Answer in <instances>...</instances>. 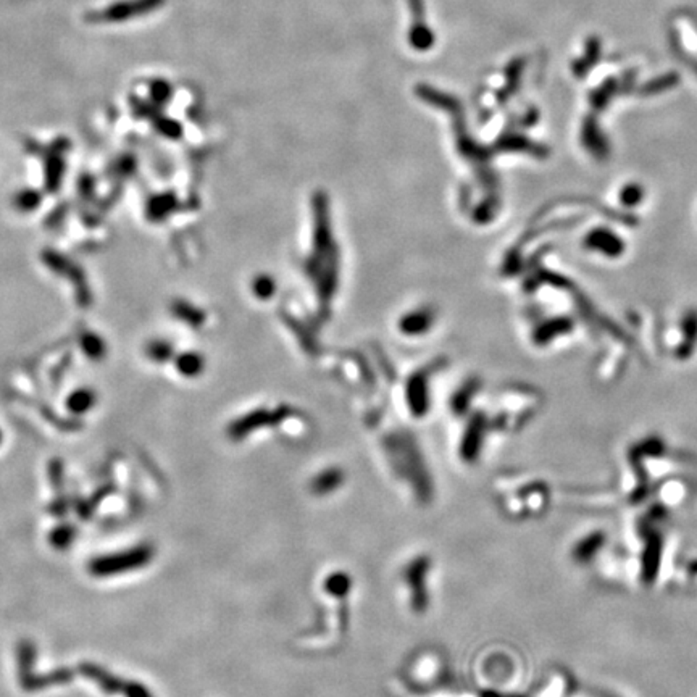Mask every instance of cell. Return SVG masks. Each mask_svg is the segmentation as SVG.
I'll return each instance as SVG.
<instances>
[{
  "instance_id": "1",
  "label": "cell",
  "mask_w": 697,
  "mask_h": 697,
  "mask_svg": "<svg viewBox=\"0 0 697 697\" xmlns=\"http://www.w3.org/2000/svg\"><path fill=\"white\" fill-rule=\"evenodd\" d=\"M152 558L154 547L151 544H139L118 554L94 558L89 562V573L97 578H103V576L134 572L151 563Z\"/></svg>"
},
{
  "instance_id": "2",
  "label": "cell",
  "mask_w": 697,
  "mask_h": 697,
  "mask_svg": "<svg viewBox=\"0 0 697 697\" xmlns=\"http://www.w3.org/2000/svg\"><path fill=\"white\" fill-rule=\"evenodd\" d=\"M16 655H18V679L25 691H41L71 681L73 672L68 668H59L45 675H34L33 665L36 662V647L31 641H21Z\"/></svg>"
},
{
  "instance_id": "9",
  "label": "cell",
  "mask_w": 697,
  "mask_h": 697,
  "mask_svg": "<svg viewBox=\"0 0 697 697\" xmlns=\"http://www.w3.org/2000/svg\"><path fill=\"white\" fill-rule=\"evenodd\" d=\"M74 538H76V529H74L73 525H60V526H57L54 531L50 533V544L55 547V549H67V547H70L71 543L74 541Z\"/></svg>"
},
{
  "instance_id": "3",
  "label": "cell",
  "mask_w": 697,
  "mask_h": 697,
  "mask_svg": "<svg viewBox=\"0 0 697 697\" xmlns=\"http://www.w3.org/2000/svg\"><path fill=\"white\" fill-rule=\"evenodd\" d=\"M79 673H81L84 678L94 681L97 686L107 694H125V691L128 688L129 683L123 678L113 675V673L105 670V668H102L100 665L91 664V662H83V664L79 665Z\"/></svg>"
},
{
  "instance_id": "8",
  "label": "cell",
  "mask_w": 697,
  "mask_h": 697,
  "mask_svg": "<svg viewBox=\"0 0 697 697\" xmlns=\"http://www.w3.org/2000/svg\"><path fill=\"white\" fill-rule=\"evenodd\" d=\"M587 244H589V247H592V249L609 253V255H618V253L623 250L621 241L618 238H615L614 234H610V231H606V229L592 231L589 238H587Z\"/></svg>"
},
{
  "instance_id": "11",
  "label": "cell",
  "mask_w": 697,
  "mask_h": 697,
  "mask_svg": "<svg viewBox=\"0 0 697 697\" xmlns=\"http://www.w3.org/2000/svg\"><path fill=\"white\" fill-rule=\"evenodd\" d=\"M125 697H154L149 688L144 686V684L137 681H129L128 688L125 691Z\"/></svg>"
},
{
  "instance_id": "6",
  "label": "cell",
  "mask_w": 697,
  "mask_h": 697,
  "mask_svg": "<svg viewBox=\"0 0 697 697\" xmlns=\"http://www.w3.org/2000/svg\"><path fill=\"white\" fill-rule=\"evenodd\" d=\"M408 4H410L415 15V30L410 34V42L420 50L428 49L433 44V34L430 33L428 28L420 23L423 20V2L422 0H408Z\"/></svg>"
},
{
  "instance_id": "13",
  "label": "cell",
  "mask_w": 697,
  "mask_h": 697,
  "mask_svg": "<svg viewBox=\"0 0 697 697\" xmlns=\"http://www.w3.org/2000/svg\"><path fill=\"white\" fill-rule=\"evenodd\" d=\"M641 199V189L638 186H630L623 191V202L625 204H636Z\"/></svg>"
},
{
  "instance_id": "5",
  "label": "cell",
  "mask_w": 697,
  "mask_h": 697,
  "mask_svg": "<svg viewBox=\"0 0 697 697\" xmlns=\"http://www.w3.org/2000/svg\"><path fill=\"white\" fill-rule=\"evenodd\" d=\"M660 558H662V539L660 536H650L646 543V549H644L643 555V581L644 583H654L657 572H659L660 567Z\"/></svg>"
},
{
  "instance_id": "7",
  "label": "cell",
  "mask_w": 697,
  "mask_h": 697,
  "mask_svg": "<svg viewBox=\"0 0 697 697\" xmlns=\"http://www.w3.org/2000/svg\"><path fill=\"white\" fill-rule=\"evenodd\" d=\"M604 543H606V534H604L602 531H596V533L587 534L584 539H581L580 543L575 546V549H573L575 560L581 562V563H586V562L592 560L597 552L602 549Z\"/></svg>"
},
{
  "instance_id": "12",
  "label": "cell",
  "mask_w": 697,
  "mask_h": 697,
  "mask_svg": "<svg viewBox=\"0 0 697 697\" xmlns=\"http://www.w3.org/2000/svg\"><path fill=\"white\" fill-rule=\"evenodd\" d=\"M50 481L55 488H60L63 485V468L60 463H50Z\"/></svg>"
},
{
  "instance_id": "4",
  "label": "cell",
  "mask_w": 697,
  "mask_h": 697,
  "mask_svg": "<svg viewBox=\"0 0 697 697\" xmlns=\"http://www.w3.org/2000/svg\"><path fill=\"white\" fill-rule=\"evenodd\" d=\"M163 0H131V2L115 4L100 13V18L105 21H122L132 18L136 15H144L146 11L160 7Z\"/></svg>"
},
{
  "instance_id": "14",
  "label": "cell",
  "mask_w": 697,
  "mask_h": 697,
  "mask_svg": "<svg viewBox=\"0 0 697 697\" xmlns=\"http://www.w3.org/2000/svg\"><path fill=\"white\" fill-rule=\"evenodd\" d=\"M691 570H693V572H696V573H697V562H694L693 565H691Z\"/></svg>"
},
{
  "instance_id": "10",
  "label": "cell",
  "mask_w": 697,
  "mask_h": 697,
  "mask_svg": "<svg viewBox=\"0 0 697 697\" xmlns=\"http://www.w3.org/2000/svg\"><path fill=\"white\" fill-rule=\"evenodd\" d=\"M342 481V475L339 471H326V473H321L315 480V489L320 492H328L333 488H338L339 483Z\"/></svg>"
}]
</instances>
